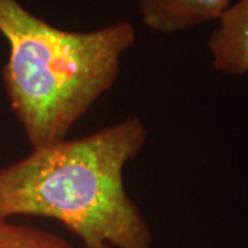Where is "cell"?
<instances>
[{"label": "cell", "mask_w": 248, "mask_h": 248, "mask_svg": "<svg viewBox=\"0 0 248 248\" xmlns=\"http://www.w3.org/2000/svg\"><path fill=\"white\" fill-rule=\"evenodd\" d=\"M143 27L175 35L221 18L231 0H137Z\"/></svg>", "instance_id": "3"}, {"label": "cell", "mask_w": 248, "mask_h": 248, "mask_svg": "<svg viewBox=\"0 0 248 248\" xmlns=\"http://www.w3.org/2000/svg\"><path fill=\"white\" fill-rule=\"evenodd\" d=\"M213 68L228 76L248 73V0L231 4L208 39Z\"/></svg>", "instance_id": "4"}, {"label": "cell", "mask_w": 248, "mask_h": 248, "mask_svg": "<svg viewBox=\"0 0 248 248\" xmlns=\"http://www.w3.org/2000/svg\"><path fill=\"white\" fill-rule=\"evenodd\" d=\"M0 35L9 45L1 81L32 149L66 138L115 86L122 58L137 39L128 19L66 31L19 0H0Z\"/></svg>", "instance_id": "2"}, {"label": "cell", "mask_w": 248, "mask_h": 248, "mask_svg": "<svg viewBox=\"0 0 248 248\" xmlns=\"http://www.w3.org/2000/svg\"><path fill=\"white\" fill-rule=\"evenodd\" d=\"M149 138L141 117L62 140L0 167V219L62 223L84 248H152L149 223L124 185V169Z\"/></svg>", "instance_id": "1"}, {"label": "cell", "mask_w": 248, "mask_h": 248, "mask_svg": "<svg viewBox=\"0 0 248 248\" xmlns=\"http://www.w3.org/2000/svg\"><path fill=\"white\" fill-rule=\"evenodd\" d=\"M0 248H78L65 239L29 225L0 219ZM84 248V247H80Z\"/></svg>", "instance_id": "5"}]
</instances>
